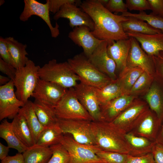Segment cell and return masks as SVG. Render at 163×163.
<instances>
[{
	"instance_id": "6da1fadb",
	"label": "cell",
	"mask_w": 163,
	"mask_h": 163,
	"mask_svg": "<svg viewBox=\"0 0 163 163\" xmlns=\"http://www.w3.org/2000/svg\"><path fill=\"white\" fill-rule=\"evenodd\" d=\"M80 6L92 20L94 29L91 33L97 38L108 42L129 38L122 26V23L127 17L113 14L98 0L84 1Z\"/></svg>"
},
{
	"instance_id": "7a4b0ae2",
	"label": "cell",
	"mask_w": 163,
	"mask_h": 163,
	"mask_svg": "<svg viewBox=\"0 0 163 163\" xmlns=\"http://www.w3.org/2000/svg\"><path fill=\"white\" fill-rule=\"evenodd\" d=\"M91 128L96 146L100 149L131 155L124 130L112 122L104 121H92Z\"/></svg>"
},
{
	"instance_id": "3957f363",
	"label": "cell",
	"mask_w": 163,
	"mask_h": 163,
	"mask_svg": "<svg viewBox=\"0 0 163 163\" xmlns=\"http://www.w3.org/2000/svg\"><path fill=\"white\" fill-rule=\"evenodd\" d=\"M67 61L80 82L84 84L100 88L113 81L97 69L83 53L69 59Z\"/></svg>"
},
{
	"instance_id": "277c9868",
	"label": "cell",
	"mask_w": 163,
	"mask_h": 163,
	"mask_svg": "<svg viewBox=\"0 0 163 163\" xmlns=\"http://www.w3.org/2000/svg\"><path fill=\"white\" fill-rule=\"evenodd\" d=\"M40 78L57 84L66 88H74L79 81L78 77L72 69L67 61L58 63L53 59L40 67Z\"/></svg>"
},
{
	"instance_id": "5b68a950",
	"label": "cell",
	"mask_w": 163,
	"mask_h": 163,
	"mask_svg": "<svg viewBox=\"0 0 163 163\" xmlns=\"http://www.w3.org/2000/svg\"><path fill=\"white\" fill-rule=\"evenodd\" d=\"M40 67L29 59L25 66L17 69L14 80L17 98L25 104L32 96L39 79Z\"/></svg>"
},
{
	"instance_id": "8992f818",
	"label": "cell",
	"mask_w": 163,
	"mask_h": 163,
	"mask_svg": "<svg viewBox=\"0 0 163 163\" xmlns=\"http://www.w3.org/2000/svg\"><path fill=\"white\" fill-rule=\"evenodd\" d=\"M57 118L66 120H85L93 121L88 113L79 101L74 88L68 89L54 108Z\"/></svg>"
},
{
	"instance_id": "52a82bcc",
	"label": "cell",
	"mask_w": 163,
	"mask_h": 163,
	"mask_svg": "<svg viewBox=\"0 0 163 163\" xmlns=\"http://www.w3.org/2000/svg\"><path fill=\"white\" fill-rule=\"evenodd\" d=\"M70 157L69 163H105L96 154L101 150L96 146H91L79 143L72 137L64 135L60 140Z\"/></svg>"
},
{
	"instance_id": "ba28073f",
	"label": "cell",
	"mask_w": 163,
	"mask_h": 163,
	"mask_svg": "<svg viewBox=\"0 0 163 163\" xmlns=\"http://www.w3.org/2000/svg\"><path fill=\"white\" fill-rule=\"evenodd\" d=\"M91 121L58 119L57 120V122L64 134L71 135L76 141L81 144L96 146L91 128Z\"/></svg>"
},
{
	"instance_id": "9c48e42d",
	"label": "cell",
	"mask_w": 163,
	"mask_h": 163,
	"mask_svg": "<svg viewBox=\"0 0 163 163\" xmlns=\"http://www.w3.org/2000/svg\"><path fill=\"white\" fill-rule=\"evenodd\" d=\"M68 90L56 83L40 78L32 97L35 100L54 108Z\"/></svg>"
},
{
	"instance_id": "30bf717a",
	"label": "cell",
	"mask_w": 163,
	"mask_h": 163,
	"mask_svg": "<svg viewBox=\"0 0 163 163\" xmlns=\"http://www.w3.org/2000/svg\"><path fill=\"white\" fill-rule=\"evenodd\" d=\"M14 81L0 86V121L7 118L13 119L25 104L17 97Z\"/></svg>"
},
{
	"instance_id": "8fae6325",
	"label": "cell",
	"mask_w": 163,
	"mask_h": 163,
	"mask_svg": "<svg viewBox=\"0 0 163 163\" xmlns=\"http://www.w3.org/2000/svg\"><path fill=\"white\" fill-rule=\"evenodd\" d=\"M74 90L79 101L88 113L93 121H104L94 87L80 82L74 88Z\"/></svg>"
},
{
	"instance_id": "7c38bea8",
	"label": "cell",
	"mask_w": 163,
	"mask_h": 163,
	"mask_svg": "<svg viewBox=\"0 0 163 163\" xmlns=\"http://www.w3.org/2000/svg\"><path fill=\"white\" fill-rule=\"evenodd\" d=\"M24 7L19 17L20 21L25 22L32 15L38 16L48 26L52 37H57L59 34V26L57 23L55 27L52 24L48 3L46 2L45 3H42L36 0H24Z\"/></svg>"
},
{
	"instance_id": "4fadbf2b",
	"label": "cell",
	"mask_w": 163,
	"mask_h": 163,
	"mask_svg": "<svg viewBox=\"0 0 163 163\" xmlns=\"http://www.w3.org/2000/svg\"><path fill=\"white\" fill-rule=\"evenodd\" d=\"M108 41L103 40L88 58L89 61L97 69L112 80L117 78L116 65L107 52Z\"/></svg>"
},
{
	"instance_id": "5bb4252c",
	"label": "cell",
	"mask_w": 163,
	"mask_h": 163,
	"mask_svg": "<svg viewBox=\"0 0 163 163\" xmlns=\"http://www.w3.org/2000/svg\"><path fill=\"white\" fill-rule=\"evenodd\" d=\"M61 18L68 19L69 25L73 29L81 26L88 27L91 31L94 29V23L91 17L82 9L78 7L75 4H65L53 17L56 20Z\"/></svg>"
},
{
	"instance_id": "9a60e30c",
	"label": "cell",
	"mask_w": 163,
	"mask_h": 163,
	"mask_svg": "<svg viewBox=\"0 0 163 163\" xmlns=\"http://www.w3.org/2000/svg\"><path fill=\"white\" fill-rule=\"evenodd\" d=\"M129 38L131 44L127 59L126 67L140 68L149 75L154 76L155 71L152 56L143 50L135 38Z\"/></svg>"
},
{
	"instance_id": "2e32d148",
	"label": "cell",
	"mask_w": 163,
	"mask_h": 163,
	"mask_svg": "<svg viewBox=\"0 0 163 163\" xmlns=\"http://www.w3.org/2000/svg\"><path fill=\"white\" fill-rule=\"evenodd\" d=\"M161 124L155 113L148 108L138 117L131 126H137L136 133L140 136L155 141Z\"/></svg>"
},
{
	"instance_id": "e0dca14e",
	"label": "cell",
	"mask_w": 163,
	"mask_h": 163,
	"mask_svg": "<svg viewBox=\"0 0 163 163\" xmlns=\"http://www.w3.org/2000/svg\"><path fill=\"white\" fill-rule=\"evenodd\" d=\"M68 37L75 44L82 48L83 53L88 58L103 40L96 37L91 29L85 26L74 27L69 33Z\"/></svg>"
},
{
	"instance_id": "ac0fdd59",
	"label": "cell",
	"mask_w": 163,
	"mask_h": 163,
	"mask_svg": "<svg viewBox=\"0 0 163 163\" xmlns=\"http://www.w3.org/2000/svg\"><path fill=\"white\" fill-rule=\"evenodd\" d=\"M133 95L125 94L100 105L104 121L111 122L137 98Z\"/></svg>"
},
{
	"instance_id": "d6986e66",
	"label": "cell",
	"mask_w": 163,
	"mask_h": 163,
	"mask_svg": "<svg viewBox=\"0 0 163 163\" xmlns=\"http://www.w3.org/2000/svg\"><path fill=\"white\" fill-rule=\"evenodd\" d=\"M148 108L146 102L136 98L111 122L126 132L127 129L132 126L138 117Z\"/></svg>"
},
{
	"instance_id": "ffe728a7",
	"label": "cell",
	"mask_w": 163,
	"mask_h": 163,
	"mask_svg": "<svg viewBox=\"0 0 163 163\" xmlns=\"http://www.w3.org/2000/svg\"><path fill=\"white\" fill-rule=\"evenodd\" d=\"M155 74L148 90L145 93L144 99L151 110L162 123L163 120V87Z\"/></svg>"
},
{
	"instance_id": "44dd1931",
	"label": "cell",
	"mask_w": 163,
	"mask_h": 163,
	"mask_svg": "<svg viewBox=\"0 0 163 163\" xmlns=\"http://www.w3.org/2000/svg\"><path fill=\"white\" fill-rule=\"evenodd\" d=\"M131 44L129 38L108 43L107 53L116 63V72H120L126 67L127 59Z\"/></svg>"
},
{
	"instance_id": "7402d4cb",
	"label": "cell",
	"mask_w": 163,
	"mask_h": 163,
	"mask_svg": "<svg viewBox=\"0 0 163 163\" xmlns=\"http://www.w3.org/2000/svg\"><path fill=\"white\" fill-rule=\"evenodd\" d=\"M129 37L135 38L141 44L142 48L149 56H152L163 51V33L153 34L133 32L126 33Z\"/></svg>"
},
{
	"instance_id": "603a6c76",
	"label": "cell",
	"mask_w": 163,
	"mask_h": 163,
	"mask_svg": "<svg viewBox=\"0 0 163 163\" xmlns=\"http://www.w3.org/2000/svg\"><path fill=\"white\" fill-rule=\"evenodd\" d=\"M13 61V65L16 69L24 66L29 60L27 56V45L18 42L12 37L5 38Z\"/></svg>"
},
{
	"instance_id": "cb8c5ba5",
	"label": "cell",
	"mask_w": 163,
	"mask_h": 163,
	"mask_svg": "<svg viewBox=\"0 0 163 163\" xmlns=\"http://www.w3.org/2000/svg\"><path fill=\"white\" fill-rule=\"evenodd\" d=\"M12 128L20 141L29 148L36 144L31 132L24 117L18 113L11 122Z\"/></svg>"
},
{
	"instance_id": "d4e9b609",
	"label": "cell",
	"mask_w": 163,
	"mask_h": 163,
	"mask_svg": "<svg viewBox=\"0 0 163 163\" xmlns=\"http://www.w3.org/2000/svg\"><path fill=\"white\" fill-rule=\"evenodd\" d=\"M125 136L130 147V155L139 156L152 152L155 141H149L144 137L137 136L132 132L126 133Z\"/></svg>"
},
{
	"instance_id": "484cf974",
	"label": "cell",
	"mask_w": 163,
	"mask_h": 163,
	"mask_svg": "<svg viewBox=\"0 0 163 163\" xmlns=\"http://www.w3.org/2000/svg\"><path fill=\"white\" fill-rule=\"evenodd\" d=\"M63 134L57 121L54 124L44 127L35 145L41 146L50 147L60 143Z\"/></svg>"
},
{
	"instance_id": "4316f807",
	"label": "cell",
	"mask_w": 163,
	"mask_h": 163,
	"mask_svg": "<svg viewBox=\"0 0 163 163\" xmlns=\"http://www.w3.org/2000/svg\"><path fill=\"white\" fill-rule=\"evenodd\" d=\"M0 137L5 141L10 148L16 149L18 153H23L28 148L19 139L12 128L11 123L6 119L0 124Z\"/></svg>"
},
{
	"instance_id": "83f0119b",
	"label": "cell",
	"mask_w": 163,
	"mask_h": 163,
	"mask_svg": "<svg viewBox=\"0 0 163 163\" xmlns=\"http://www.w3.org/2000/svg\"><path fill=\"white\" fill-rule=\"evenodd\" d=\"M33 102L28 100L21 108L19 113L25 117L31 132L36 144L38 137L44 127L39 121L33 107Z\"/></svg>"
},
{
	"instance_id": "f1b7e54d",
	"label": "cell",
	"mask_w": 163,
	"mask_h": 163,
	"mask_svg": "<svg viewBox=\"0 0 163 163\" xmlns=\"http://www.w3.org/2000/svg\"><path fill=\"white\" fill-rule=\"evenodd\" d=\"M144 71L138 67H126L119 72L117 79L124 94H128L134 83Z\"/></svg>"
},
{
	"instance_id": "f546056e",
	"label": "cell",
	"mask_w": 163,
	"mask_h": 163,
	"mask_svg": "<svg viewBox=\"0 0 163 163\" xmlns=\"http://www.w3.org/2000/svg\"><path fill=\"white\" fill-rule=\"evenodd\" d=\"M52 153L50 147L35 145L28 148L22 154L25 163H47Z\"/></svg>"
},
{
	"instance_id": "4dcf8cb0",
	"label": "cell",
	"mask_w": 163,
	"mask_h": 163,
	"mask_svg": "<svg viewBox=\"0 0 163 163\" xmlns=\"http://www.w3.org/2000/svg\"><path fill=\"white\" fill-rule=\"evenodd\" d=\"M122 26L125 33L133 32L148 34L162 33L161 30L153 27L147 22L132 17H127V19L122 23Z\"/></svg>"
},
{
	"instance_id": "1f68e13d",
	"label": "cell",
	"mask_w": 163,
	"mask_h": 163,
	"mask_svg": "<svg viewBox=\"0 0 163 163\" xmlns=\"http://www.w3.org/2000/svg\"><path fill=\"white\" fill-rule=\"evenodd\" d=\"M94 88L96 96L100 105L124 94L117 79L102 88Z\"/></svg>"
},
{
	"instance_id": "d6a6232c",
	"label": "cell",
	"mask_w": 163,
	"mask_h": 163,
	"mask_svg": "<svg viewBox=\"0 0 163 163\" xmlns=\"http://www.w3.org/2000/svg\"><path fill=\"white\" fill-rule=\"evenodd\" d=\"M33 107L37 118L44 127L54 124L57 121L54 108L35 100Z\"/></svg>"
},
{
	"instance_id": "836d02e7",
	"label": "cell",
	"mask_w": 163,
	"mask_h": 163,
	"mask_svg": "<svg viewBox=\"0 0 163 163\" xmlns=\"http://www.w3.org/2000/svg\"><path fill=\"white\" fill-rule=\"evenodd\" d=\"M122 16L126 17H132L147 21L153 27L161 31L163 33V18L151 13L147 14L144 11L140 12L138 14L126 12L122 13Z\"/></svg>"
},
{
	"instance_id": "e575fe53",
	"label": "cell",
	"mask_w": 163,
	"mask_h": 163,
	"mask_svg": "<svg viewBox=\"0 0 163 163\" xmlns=\"http://www.w3.org/2000/svg\"><path fill=\"white\" fill-rule=\"evenodd\" d=\"M154 76L144 71L134 83L129 94L137 97L140 94L145 93L149 88Z\"/></svg>"
},
{
	"instance_id": "d590c367",
	"label": "cell",
	"mask_w": 163,
	"mask_h": 163,
	"mask_svg": "<svg viewBox=\"0 0 163 163\" xmlns=\"http://www.w3.org/2000/svg\"><path fill=\"white\" fill-rule=\"evenodd\" d=\"M53 153L47 163H69V154L63 146L59 143L50 147Z\"/></svg>"
},
{
	"instance_id": "8d00e7d4",
	"label": "cell",
	"mask_w": 163,
	"mask_h": 163,
	"mask_svg": "<svg viewBox=\"0 0 163 163\" xmlns=\"http://www.w3.org/2000/svg\"><path fill=\"white\" fill-rule=\"evenodd\" d=\"M97 155L105 163H126L128 155L99 150Z\"/></svg>"
},
{
	"instance_id": "74e56055",
	"label": "cell",
	"mask_w": 163,
	"mask_h": 163,
	"mask_svg": "<svg viewBox=\"0 0 163 163\" xmlns=\"http://www.w3.org/2000/svg\"><path fill=\"white\" fill-rule=\"evenodd\" d=\"M127 9L130 11L137 10L141 11L150 10L148 0H126Z\"/></svg>"
},
{
	"instance_id": "f35d334b",
	"label": "cell",
	"mask_w": 163,
	"mask_h": 163,
	"mask_svg": "<svg viewBox=\"0 0 163 163\" xmlns=\"http://www.w3.org/2000/svg\"><path fill=\"white\" fill-rule=\"evenodd\" d=\"M109 11L115 14L119 12L123 13L127 11V8L126 3L122 0H109L105 7Z\"/></svg>"
},
{
	"instance_id": "ab89813d",
	"label": "cell",
	"mask_w": 163,
	"mask_h": 163,
	"mask_svg": "<svg viewBox=\"0 0 163 163\" xmlns=\"http://www.w3.org/2000/svg\"><path fill=\"white\" fill-rule=\"evenodd\" d=\"M48 5L50 12L54 14L58 12L61 8L65 4L68 3L76 5L80 3V0H46Z\"/></svg>"
},
{
	"instance_id": "60d3db41",
	"label": "cell",
	"mask_w": 163,
	"mask_h": 163,
	"mask_svg": "<svg viewBox=\"0 0 163 163\" xmlns=\"http://www.w3.org/2000/svg\"><path fill=\"white\" fill-rule=\"evenodd\" d=\"M126 163H156L152 152L139 156L128 155Z\"/></svg>"
},
{
	"instance_id": "b9f144b4",
	"label": "cell",
	"mask_w": 163,
	"mask_h": 163,
	"mask_svg": "<svg viewBox=\"0 0 163 163\" xmlns=\"http://www.w3.org/2000/svg\"><path fill=\"white\" fill-rule=\"evenodd\" d=\"M0 58L5 62L13 65L12 60L5 38L1 37L0 38Z\"/></svg>"
},
{
	"instance_id": "7bdbcfd3",
	"label": "cell",
	"mask_w": 163,
	"mask_h": 163,
	"mask_svg": "<svg viewBox=\"0 0 163 163\" xmlns=\"http://www.w3.org/2000/svg\"><path fill=\"white\" fill-rule=\"evenodd\" d=\"M0 71L14 81L17 69L12 65L5 62L0 58Z\"/></svg>"
},
{
	"instance_id": "ee69618b",
	"label": "cell",
	"mask_w": 163,
	"mask_h": 163,
	"mask_svg": "<svg viewBox=\"0 0 163 163\" xmlns=\"http://www.w3.org/2000/svg\"><path fill=\"white\" fill-rule=\"evenodd\" d=\"M154 66L155 73L157 74L163 79V51L157 55L152 56Z\"/></svg>"
},
{
	"instance_id": "f6af8a7d",
	"label": "cell",
	"mask_w": 163,
	"mask_h": 163,
	"mask_svg": "<svg viewBox=\"0 0 163 163\" xmlns=\"http://www.w3.org/2000/svg\"><path fill=\"white\" fill-rule=\"evenodd\" d=\"M152 152L156 163H163V145L156 141Z\"/></svg>"
},
{
	"instance_id": "bcb514c9",
	"label": "cell",
	"mask_w": 163,
	"mask_h": 163,
	"mask_svg": "<svg viewBox=\"0 0 163 163\" xmlns=\"http://www.w3.org/2000/svg\"><path fill=\"white\" fill-rule=\"evenodd\" d=\"M152 13L163 18V0H148Z\"/></svg>"
},
{
	"instance_id": "7dc6e473",
	"label": "cell",
	"mask_w": 163,
	"mask_h": 163,
	"mask_svg": "<svg viewBox=\"0 0 163 163\" xmlns=\"http://www.w3.org/2000/svg\"><path fill=\"white\" fill-rule=\"evenodd\" d=\"M1 163H25L23 154L18 153L12 156H8L1 160Z\"/></svg>"
},
{
	"instance_id": "c3c4849f",
	"label": "cell",
	"mask_w": 163,
	"mask_h": 163,
	"mask_svg": "<svg viewBox=\"0 0 163 163\" xmlns=\"http://www.w3.org/2000/svg\"><path fill=\"white\" fill-rule=\"evenodd\" d=\"M10 148L0 142V159L2 160L7 156L9 151Z\"/></svg>"
},
{
	"instance_id": "681fc988",
	"label": "cell",
	"mask_w": 163,
	"mask_h": 163,
	"mask_svg": "<svg viewBox=\"0 0 163 163\" xmlns=\"http://www.w3.org/2000/svg\"><path fill=\"white\" fill-rule=\"evenodd\" d=\"M155 141L163 145V120L161 125Z\"/></svg>"
},
{
	"instance_id": "f907efd6",
	"label": "cell",
	"mask_w": 163,
	"mask_h": 163,
	"mask_svg": "<svg viewBox=\"0 0 163 163\" xmlns=\"http://www.w3.org/2000/svg\"><path fill=\"white\" fill-rule=\"evenodd\" d=\"M11 79L8 77H5L2 75H0V86L4 85L8 83L10 80Z\"/></svg>"
},
{
	"instance_id": "816d5d0a",
	"label": "cell",
	"mask_w": 163,
	"mask_h": 163,
	"mask_svg": "<svg viewBox=\"0 0 163 163\" xmlns=\"http://www.w3.org/2000/svg\"><path fill=\"white\" fill-rule=\"evenodd\" d=\"M98 1L101 5L105 7L108 3L109 0H98Z\"/></svg>"
},
{
	"instance_id": "f5cc1de1",
	"label": "cell",
	"mask_w": 163,
	"mask_h": 163,
	"mask_svg": "<svg viewBox=\"0 0 163 163\" xmlns=\"http://www.w3.org/2000/svg\"><path fill=\"white\" fill-rule=\"evenodd\" d=\"M5 2V1L3 0H1L0 1V5H2L3 4H4V3Z\"/></svg>"
}]
</instances>
